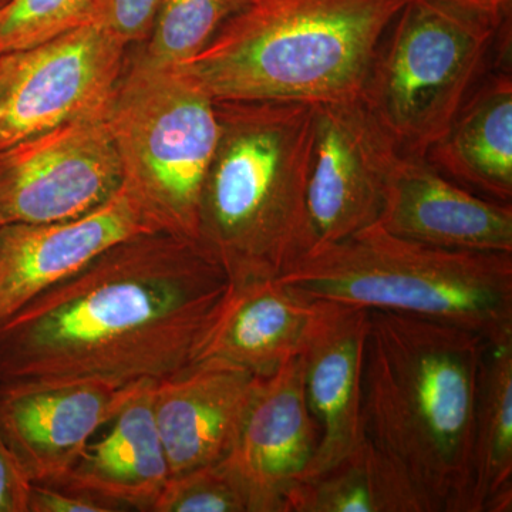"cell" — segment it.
Masks as SVG:
<instances>
[{
  "mask_svg": "<svg viewBox=\"0 0 512 512\" xmlns=\"http://www.w3.org/2000/svg\"><path fill=\"white\" fill-rule=\"evenodd\" d=\"M228 289L197 242L123 239L0 323V380L160 382L194 363Z\"/></svg>",
  "mask_w": 512,
  "mask_h": 512,
  "instance_id": "cell-1",
  "label": "cell"
},
{
  "mask_svg": "<svg viewBox=\"0 0 512 512\" xmlns=\"http://www.w3.org/2000/svg\"><path fill=\"white\" fill-rule=\"evenodd\" d=\"M488 343L473 330L439 320L370 311L363 439L409 481L427 512H466Z\"/></svg>",
  "mask_w": 512,
  "mask_h": 512,
  "instance_id": "cell-2",
  "label": "cell"
},
{
  "mask_svg": "<svg viewBox=\"0 0 512 512\" xmlns=\"http://www.w3.org/2000/svg\"><path fill=\"white\" fill-rule=\"evenodd\" d=\"M215 104L220 137L202 188L197 244L231 285L279 278L309 251L316 104Z\"/></svg>",
  "mask_w": 512,
  "mask_h": 512,
  "instance_id": "cell-3",
  "label": "cell"
},
{
  "mask_svg": "<svg viewBox=\"0 0 512 512\" xmlns=\"http://www.w3.org/2000/svg\"><path fill=\"white\" fill-rule=\"evenodd\" d=\"M409 0H254L181 69L215 103L362 99Z\"/></svg>",
  "mask_w": 512,
  "mask_h": 512,
  "instance_id": "cell-4",
  "label": "cell"
},
{
  "mask_svg": "<svg viewBox=\"0 0 512 512\" xmlns=\"http://www.w3.org/2000/svg\"><path fill=\"white\" fill-rule=\"evenodd\" d=\"M299 298L439 320L512 339V254L454 251L370 225L319 245L279 276Z\"/></svg>",
  "mask_w": 512,
  "mask_h": 512,
  "instance_id": "cell-5",
  "label": "cell"
},
{
  "mask_svg": "<svg viewBox=\"0 0 512 512\" xmlns=\"http://www.w3.org/2000/svg\"><path fill=\"white\" fill-rule=\"evenodd\" d=\"M106 119L123 190L156 231L197 242L202 188L220 137L215 101L180 66L128 50Z\"/></svg>",
  "mask_w": 512,
  "mask_h": 512,
  "instance_id": "cell-6",
  "label": "cell"
},
{
  "mask_svg": "<svg viewBox=\"0 0 512 512\" xmlns=\"http://www.w3.org/2000/svg\"><path fill=\"white\" fill-rule=\"evenodd\" d=\"M507 20L409 0L384 36L362 101L400 153L426 157L484 77Z\"/></svg>",
  "mask_w": 512,
  "mask_h": 512,
  "instance_id": "cell-7",
  "label": "cell"
},
{
  "mask_svg": "<svg viewBox=\"0 0 512 512\" xmlns=\"http://www.w3.org/2000/svg\"><path fill=\"white\" fill-rule=\"evenodd\" d=\"M128 47L92 19L0 55V150L109 106Z\"/></svg>",
  "mask_w": 512,
  "mask_h": 512,
  "instance_id": "cell-8",
  "label": "cell"
},
{
  "mask_svg": "<svg viewBox=\"0 0 512 512\" xmlns=\"http://www.w3.org/2000/svg\"><path fill=\"white\" fill-rule=\"evenodd\" d=\"M121 187L104 110L0 150V225L73 220Z\"/></svg>",
  "mask_w": 512,
  "mask_h": 512,
  "instance_id": "cell-9",
  "label": "cell"
},
{
  "mask_svg": "<svg viewBox=\"0 0 512 512\" xmlns=\"http://www.w3.org/2000/svg\"><path fill=\"white\" fill-rule=\"evenodd\" d=\"M400 154L362 99L316 104L309 251L379 221L387 181Z\"/></svg>",
  "mask_w": 512,
  "mask_h": 512,
  "instance_id": "cell-10",
  "label": "cell"
},
{
  "mask_svg": "<svg viewBox=\"0 0 512 512\" xmlns=\"http://www.w3.org/2000/svg\"><path fill=\"white\" fill-rule=\"evenodd\" d=\"M137 384L0 380V433L30 483L62 481L94 433L114 419Z\"/></svg>",
  "mask_w": 512,
  "mask_h": 512,
  "instance_id": "cell-11",
  "label": "cell"
},
{
  "mask_svg": "<svg viewBox=\"0 0 512 512\" xmlns=\"http://www.w3.org/2000/svg\"><path fill=\"white\" fill-rule=\"evenodd\" d=\"M156 232L126 191L73 220L0 227V323L123 239Z\"/></svg>",
  "mask_w": 512,
  "mask_h": 512,
  "instance_id": "cell-12",
  "label": "cell"
},
{
  "mask_svg": "<svg viewBox=\"0 0 512 512\" xmlns=\"http://www.w3.org/2000/svg\"><path fill=\"white\" fill-rule=\"evenodd\" d=\"M319 443L301 356L256 377L241 429L224 460L248 485L258 512H288L286 497L311 464Z\"/></svg>",
  "mask_w": 512,
  "mask_h": 512,
  "instance_id": "cell-13",
  "label": "cell"
},
{
  "mask_svg": "<svg viewBox=\"0 0 512 512\" xmlns=\"http://www.w3.org/2000/svg\"><path fill=\"white\" fill-rule=\"evenodd\" d=\"M377 224L430 247L512 254V204L461 187L426 157L397 158Z\"/></svg>",
  "mask_w": 512,
  "mask_h": 512,
  "instance_id": "cell-14",
  "label": "cell"
},
{
  "mask_svg": "<svg viewBox=\"0 0 512 512\" xmlns=\"http://www.w3.org/2000/svg\"><path fill=\"white\" fill-rule=\"evenodd\" d=\"M369 315L360 306L320 302L299 355L306 402L319 429L318 447L301 480L336 466L365 440L362 372Z\"/></svg>",
  "mask_w": 512,
  "mask_h": 512,
  "instance_id": "cell-15",
  "label": "cell"
},
{
  "mask_svg": "<svg viewBox=\"0 0 512 512\" xmlns=\"http://www.w3.org/2000/svg\"><path fill=\"white\" fill-rule=\"evenodd\" d=\"M256 377L225 360L205 359L154 383V419L171 476L231 453Z\"/></svg>",
  "mask_w": 512,
  "mask_h": 512,
  "instance_id": "cell-16",
  "label": "cell"
},
{
  "mask_svg": "<svg viewBox=\"0 0 512 512\" xmlns=\"http://www.w3.org/2000/svg\"><path fill=\"white\" fill-rule=\"evenodd\" d=\"M320 302L289 292L278 279L231 285L205 329L194 363L220 359L268 376L301 355Z\"/></svg>",
  "mask_w": 512,
  "mask_h": 512,
  "instance_id": "cell-17",
  "label": "cell"
},
{
  "mask_svg": "<svg viewBox=\"0 0 512 512\" xmlns=\"http://www.w3.org/2000/svg\"><path fill=\"white\" fill-rule=\"evenodd\" d=\"M154 382L138 383L96 443L56 487L92 495L117 511H151L171 471L153 410ZM49 485V484H47Z\"/></svg>",
  "mask_w": 512,
  "mask_h": 512,
  "instance_id": "cell-18",
  "label": "cell"
},
{
  "mask_svg": "<svg viewBox=\"0 0 512 512\" xmlns=\"http://www.w3.org/2000/svg\"><path fill=\"white\" fill-rule=\"evenodd\" d=\"M440 173L480 197L512 201V77H483L426 154Z\"/></svg>",
  "mask_w": 512,
  "mask_h": 512,
  "instance_id": "cell-19",
  "label": "cell"
},
{
  "mask_svg": "<svg viewBox=\"0 0 512 512\" xmlns=\"http://www.w3.org/2000/svg\"><path fill=\"white\" fill-rule=\"evenodd\" d=\"M512 510V339L488 343L481 367L466 512Z\"/></svg>",
  "mask_w": 512,
  "mask_h": 512,
  "instance_id": "cell-20",
  "label": "cell"
},
{
  "mask_svg": "<svg viewBox=\"0 0 512 512\" xmlns=\"http://www.w3.org/2000/svg\"><path fill=\"white\" fill-rule=\"evenodd\" d=\"M288 512H427L400 471L363 443L319 476L293 485Z\"/></svg>",
  "mask_w": 512,
  "mask_h": 512,
  "instance_id": "cell-21",
  "label": "cell"
},
{
  "mask_svg": "<svg viewBox=\"0 0 512 512\" xmlns=\"http://www.w3.org/2000/svg\"><path fill=\"white\" fill-rule=\"evenodd\" d=\"M254 0H161L153 28L131 52L148 63L181 66L200 55L225 23Z\"/></svg>",
  "mask_w": 512,
  "mask_h": 512,
  "instance_id": "cell-22",
  "label": "cell"
},
{
  "mask_svg": "<svg viewBox=\"0 0 512 512\" xmlns=\"http://www.w3.org/2000/svg\"><path fill=\"white\" fill-rule=\"evenodd\" d=\"M151 512H258L248 485L227 460L175 474Z\"/></svg>",
  "mask_w": 512,
  "mask_h": 512,
  "instance_id": "cell-23",
  "label": "cell"
},
{
  "mask_svg": "<svg viewBox=\"0 0 512 512\" xmlns=\"http://www.w3.org/2000/svg\"><path fill=\"white\" fill-rule=\"evenodd\" d=\"M92 0H10L0 12V55L19 52L74 28Z\"/></svg>",
  "mask_w": 512,
  "mask_h": 512,
  "instance_id": "cell-24",
  "label": "cell"
},
{
  "mask_svg": "<svg viewBox=\"0 0 512 512\" xmlns=\"http://www.w3.org/2000/svg\"><path fill=\"white\" fill-rule=\"evenodd\" d=\"M160 5L161 0H92L86 19L100 23L133 49L146 42Z\"/></svg>",
  "mask_w": 512,
  "mask_h": 512,
  "instance_id": "cell-25",
  "label": "cell"
},
{
  "mask_svg": "<svg viewBox=\"0 0 512 512\" xmlns=\"http://www.w3.org/2000/svg\"><path fill=\"white\" fill-rule=\"evenodd\" d=\"M109 503L92 495L56 485L32 484L28 512H116Z\"/></svg>",
  "mask_w": 512,
  "mask_h": 512,
  "instance_id": "cell-26",
  "label": "cell"
},
{
  "mask_svg": "<svg viewBox=\"0 0 512 512\" xmlns=\"http://www.w3.org/2000/svg\"><path fill=\"white\" fill-rule=\"evenodd\" d=\"M30 485L0 433V512H28Z\"/></svg>",
  "mask_w": 512,
  "mask_h": 512,
  "instance_id": "cell-27",
  "label": "cell"
},
{
  "mask_svg": "<svg viewBox=\"0 0 512 512\" xmlns=\"http://www.w3.org/2000/svg\"><path fill=\"white\" fill-rule=\"evenodd\" d=\"M441 2L453 3L503 22L507 20V16H510L512 0H441Z\"/></svg>",
  "mask_w": 512,
  "mask_h": 512,
  "instance_id": "cell-28",
  "label": "cell"
},
{
  "mask_svg": "<svg viewBox=\"0 0 512 512\" xmlns=\"http://www.w3.org/2000/svg\"><path fill=\"white\" fill-rule=\"evenodd\" d=\"M9 2L10 0H0V12L6 8V5H8Z\"/></svg>",
  "mask_w": 512,
  "mask_h": 512,
  "instance_id": "cell-29",
  "label": "cell"
},
{
  "mask_svg": "<svg viewBox=\"0 0 512 512\" xmlns=\"http://www.w3.org/2000/svg\"><path fill=\"white\" fill-rule=\"evenodd\" d=\"M0 227H2V225H0Z\"/></svg>",
  "mask_w": 512,
  "mask_h": 512,
  "instance_id": "cell-30",
  "label": "cell"
}]
</instances>
